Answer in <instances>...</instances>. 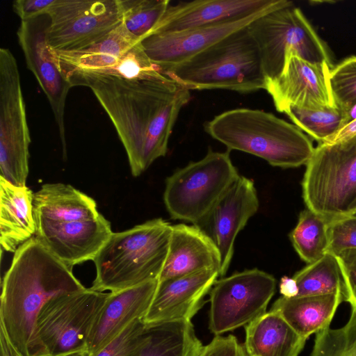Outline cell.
Instances as JSON below:
<instances>
[{"mask_svg":"<svg viewBox=\"0 0 356 356\" xmlns=\"http://www.w3.org/2000/svg\"><path fill=\"white\" fill-rule=\"evenodd\" d=\"M276 280L257 268L216 280L209 291V329L215 336L246 325L266 312Z\"/></svg>","mask_w":356,"mask_h":356,"instance_id":"obj_11","label":"cell"},{"mask_svg":"<svg viewBox=\"0 0 356 356\" xmlns=\"http://www.w3.org/2000/svg\"><path fill=\"white\" fill-rule=\"evenodd\" d=\"M289 238L300 257L308 264L313 263L327 253L328 220L306 209L300 213Z\"/></svg>","mask_w":356,"mask_h":356,"instance_id":"obj_29","label":"cell"},{"mask_svg":"<svg viewBox=\"0 0 356 356\" xmlns=\"http://www.w3.org/2000/svg\"><path fill=\"white\" fill-rule=\"evenodd\" d=\"M247 356H298L307 339L270 310L245 326Z\"/></svg>","mask_w":356,"mask_h":356,"instance_id":"obj_25","label":"cell"},{"mask_svg":"<svg viewBox=\"0 0 356 356\" xmlns=\"http://www.w3.org/2000/svg\"><path fill=\"white\" fill-rule=\"evenodd\" d=\"M33 195L26 186H17L0 177V243L6 252L15 253L36 234Z\"/></svg>","mask_w":356,"mask_h":356,"instance_id":"obj_23","label":"cell"},{"mask_svg":"<svg viewBox=\"0 0 356 356\" xmlns=\"http://www.w3.org/2000/svg\"><path fill=\"white\" fill-rule=\"evenodd\" d=\"M219 277L211 268L159 282L154 299L143 321L152 325L173 321H191L204 304Z\"/></svg>","mask_w":356,"mask_h":356,"instance_id":"obj_18","label":"cell"},{"mask_svg":"<svg viewBox=\"0 0 356 356\" xmlns=\"http://www.w3.org/2000/svg\"><path fill=\"white\" fill-rule=\"evenodd\" d=\"M335 256L343 280L346 301L356 309V248L343 250Z\"/></svg>","mask_w":356,"mask_h":356,"instance_id":"obj_36","label":"cell"},{"mask_svg":"<svg viewBox=\"0 0 356 356\" xmlns=\"http://www.w3.org/2000/svg\"><path fill=\"white\" fill-rule=\"evenodd\" d=\"M356 134V119L351 121L325 143H333L346 140Z\"/></svg>","mask_w":356,"mask_h":356,"instance_id":"obj_40","label":"cell"},{"mask_svg":"<svg viewBox=\"0 0 356 356\" xmlns=\"http://www.w3.org/2000/svg\"><path fill=\"white\" fill-rule=\"evenodd\" d=\"M122 23L140 41L161 19L170 4L169 0H119Z\"/></svg>","mask_w":356,"mask_h":356,"instance_id":"obj_31","label":"cell"},{"mask_svg":"<svg viewBox=\"0 0 356 356\" xmlns=\"http://www.w3.org/2000/svg\"><path fill=\"white\" fill-rule=\"evenodd\" d=\"M259 206L254 181L240 175L209 212L193 224L216 247L220 259V277H223L229 268L238 234L257 212Z\"/></svg>","mask_w":356,"mask_h":356,"instance_id":"obj_13","label":"cell"},{"mask_svg":"<svg viewBox=\"0 0 356 356\" xmlns=\"http://www.w3.org/2000/svg\"><path fill=\"white\" fill-rule=\"evenodd\" d=\"M248 27L259 47L267 79L282 73L290 53L332 67L326 44L293 3L259 17Z\"/></svg>","mask_w":356,"mask_h":356,"instance_id":"obj_8","label":"cell"},{"mask_svg":"<svg viewBox=\"0 0 356 356\" xmlns=\"http://www.w3.org/2000/svg\"><path fill=\"white\" fill-rule=\"evenodd\" d=\"M248 26L163 70L162 74L190 90L224 89L247 93L265 90L267 78L260 51Z\"/></svg>","mask_w":356,"mask_h":356,"instance_id":"obj_5","label":"cell"},{"mask_svg":"<svg viewBox=\"0 0 356 356\" xmlns=\"http://www.w3.org/2000/svg\"><path fill=\"white\" fill-rule=\"evenodd\" d=\"M69 81L91 89L115 127L134 177L166 154L178 115L191 99L190 90L165 76L129 80L82 75Z\"/></svg>","mask_w":356,"mask_h":356,"instance_id":"obj_1","label":"cell"},{"mask_svg":"<svg viewBox=\"0 0 356 356\" xmlns=\"http://www.w3.org/2000/svg\"><path fill=\"white\" fill-rule=\"evenodd\" d=\"M328 253L356 248V215L338 218L328 222Z\"/></svg>","mask_w":356,"mask_h":356,"instance_id":"obj_35","label":"cell"},{"mask_svg":"<svg viewBox=\"0 0 356 356\" xmlns=\"http://www.w3.org/2000/svg\"><path fill=\"white\" fill-rule=\"evenodd\" d=\"M204 127L228 150L254 155L275 167L307 165L315 149L312 140L296 125L261 110H229L207 122Z\"/></svg>","mask_w":356,"mask_h":356,"instance_id":"obj_3","label":"cell"},{"mask_svg":"<svg viewBox=\"0 0 356 356\" xmlns=\"http://www.w3.org/2000/svg\"><path fill=\"white\" fill-rule=\"evenodd\" d=\"M219 252L197 226L179 223L172 225L168 257L159 282L191 274L207 268L220 270Z\"/></svg>","mask_w":356,"mask_h":356,"instance_id":"obj_22","label":"cell"},{"mask_svg":"<svg viewBox=\"0 0 356 356\" xmlns=\"http://www.w3.org/2000/svg\"><path fill=\"white\" fill-rule=\"evenodd\" d=\"M57 356H88V354L86 351H76L65 353Z\"/></svg>","mask_w":356,"mask_h":356,"instance_id":"obj_42","label":"cell"},{"mask_svg":"<svg viewBox=\"0 0 356 356\" xmlns=\"http://www.w3.org/2000/svg\"><path fill=\"white\" fill-rule=\"evenodd\" d=\"M31 137L16 58L0 49V177L26 186Z\"/></svg>","mask_w":356,"mask_h":356,"instance_id":"obj_10","label":"cell"},{"mask_svg":"<svg viewBox=\"0 0 356 356\" xmlns=\"http://www.w3.org/2000/svg\"><path fill=\"white\" fill-rule=\"evenodd\" d=\"M345 301L341 293L320 296H281L270 309L277 312L302 338L330 327L337 307Z\"/></svg>","mask_w":356,"mask_h":356,"instance_id":"obj_26","label":"cell"},{"mask_svg":"<svg viewBox=\"0 0 356 356\" xmlns=\"http://www.w3.org/2000/svg\"><path fill=\"white\" fill-rule=\"evenodd\" d=\"M172 225L155 218L113 232L92 260L96 277L91 289L117 292L159 280L169 250Z\"/></svg>","mask_w":356,"mask_h":356,"instance_id":"obj_4","label":"cell"},{"mask_svg":"<svg viewBox=\"0 0 356 356\" xmlns=\"http://www.w3.org/2000/svg\"><path fill=\"white\" fill-rule=\"evenodd\" d=\"M35 222H71L97 218L96 202L70 184H46L33 193Z\"/></svg>","mask_w":356,"mask_h":356,"instance_id":"obj_24","label":"cell"},{"mask_svg":"<svg viewBox=\"0 0 356 356\" xmlns=\"http://www.w3.org/2000/svg\"><path fill=\"white\" fill-rule=\"evenodd\" d=\"M86 288L35 236L15 251L1 283L0 329L20 356H43L38 315L53 298Z\"/></svg>","mask_w":356,"mask_h":356,"instance_id":"obj_2","label":"cell"},{"mask_svg":"<svg viewBox=\"0 0 356 356\" xmlns=\"http://www.w3.org/2000/svg\"><path fill=\"white\" fill-rule=\"evenodd\" d=\"M140 42L122 22L90 47L75 51H56L51 48V53L68 81L82 75L113 76L123 58Z\"/></svg>","mask_w":356,"mask_h":356,"instance_id":"obj_21","label":"cell"},{"mask_svg":"<svg viewBox=\"0 0 356 356\" xmlns=\"http://www.w3.org/2000/svg\"><path fill=\"white\" fill-rule=\"evenodd\" d=\"M200 356H201V355Z\"/></svg>","mask_w":356,"mask_h":356,"instance_id":"obj_44","label":"cell"},{"mask_svg":"<svg viewBox=\"0 0 356 356\" xmlns=\"http://www.w3.org/2000/svg\"><path fill=\"white\" fill-rule=\"evenodd\" d=\"M229 152L209 149L204 158L166 179L163 201L172 218L197 222L235 182L240 175Z\"/></svg>","mask_w":356,"mask_h":356,"instance_id":"obj_7","label":"cell"},{"mask_svg":"<svg viewBox=\"0 0 356 356\" xmlns=\"http://www.w3.org/2000/svg\"><path fill=\"white\" fill-rule=\"evenodd\" d=\"M330 81L337 106L349 113L356 106V56L346 58L333 67Z\"/></svg>","mask_w":356,"mask_h":356,"instance_id":"obj_33","label":"cell"},{"mask_svg":"<svg viewBox=\"0 0 356 356\" xmlns=\"http://www.w3.org/2000/svg\"><path fill=\"white\" fill-rule=\"evenodd\" d=\"M298 293L297 296H320L341 293L346 301V291L340 267L335 255L325 254L309 264L293 276Z\"/></svg>","mask_w":356,"mask_h":356,"instance_id":"obj_28","label":"cell"},{"mask_svg":"<svg viewBox=\"0 0 356 356\" xmlns=\"http://www.w3.org/2000/svg\"><path fill=\"white\" fill-rule=\"evenodd\" d=\"M0 356H20L8 341L6 336L0 329Z\"/></svg>","mask_w":356,"mask_h":356,"instance_id":"obj_41","label":"cell"},{"mask_svg":"<svg viewBox=\"0 0 356 356\" xmlns=\"http://www.w3.org/2000/svg\"><path fill=\"white\" fill-rule=\"evenodd\" d=\"M54 0H16L13 3L15 13L21 21L29 20L46 15Z\"/></svg>","mask_w":356,"mask_h":356,"instance_id":"obj_38","label":"cell"},{"mask_svg":"<svg viewBox=\"0 0 356 356\" xmlns=\"http://www.w3.org/2000/svg\"><path fill=\"white\" fill-rule=\"evenodd\" d=\"M201 356H247L243 346L232 334L215 336L204 346Z\"/></svg>","mask_w":356,"mask_h":356,"instance_id":"obj_37","label":"cell"},{"mask_svg":"<svg viewBox=\"0 0 356 356\" xmlns=\"http://www.w3.org/2000/svg\"><path fill=\"white\" fill-rule=\"evenodd\" d=\"M349 115L351 118V121L356 119V106H355L350 111Z\"/></svg>","mask_w":356,"mask_h":356,"instance_id":"obj_43","label":"cell"},{"mask_svg":"<svg viewBox=\"0 0 356 356\" xmlns=\"http://www.w3.org/2000/svg\"><path fill=\"white\" fill-rule=\"evenodd\" d=\"M108 293L86 289L57 296L41 309L36 337L43 356L88 353L87 342Z\"/></svg>","mask_w":356,"mask_h":356,"instance_id":"obj_9","label":"cell"},{"mask_svg":"<svg viewBox=\"0 0 356 356\" xmlns=\"http://www.w3.org/2000/svg\"><path fill=\"white\" fill-rule=\"evenodd\" d=\"M280 292L282 296L293 298L298 296V288L293 277L283 276L280 282Z\"/></svg>","mask_w":356,"mask_h":356,"instance_id":"obj_39","label":"cell"},{"mask_svg":"<svg viewBox=\"0 0 356 356\" xmlns=\"http://www.w3.org/2000/svg\"><path fill=\"white\" fill-rule=\"evenodd\" d=\"M306 166L302 186L307 209L328 222L356 215V134L319 144Z\"/></svg>","mask_w":356,"mask_h":356,"instance_id":"obj_6","label":"cell"},{"mask_svg":"<svg viewBox=\"0 0 356 356\" xmlns=\"http://www.w3.org/2000/svg\"><path fill=\"white\" fill-rule=\"evenodd\" d=\"M332 69L327 63H310L290 53L282 73L267 79L265 90L281 113L289 106L308 110L335 106L330 81Z\"/></svg>","mask_w":356,"mask_h":356,"instance_id":"obj_14","label":"cell"},{"mask_svg":"<svg viewBox=\"0 0 356 356\" xmlns=\"http://www.w3.org/2000/svg\"><path fill=\"white\" fill-rule=\"evenodd\" d=\"M35 236L58 259L72 268L93 260L113 232L101 213L95 218L71 222H36Z\"/></svg>","mask_w":356,"mask_h":356,"instance_id":"obj_17","label":"cell"},{"mask_svg":"<svg viewBox=\"0 0 356 356\" xmlns=\"http://www.w3.org/2000/svg\"><path fill=\"white\" fill-rule=\"evenodd\" d=\"M46 15L47 42L56 51L90 47L122 22L119 0H54Z\"/></svg>","mask_w":356,"mask_h":356,"instance_id":"obj_12","label":"cell"},{"mask_svg":"<svg viewBox=\"0 0 356 356\" xmlns=\"http://www.w3.org/2000/svg\"><path fill=\"white\" fill-rule=\"evenodd\" d=\"M145 324L136 319L106 346L91 356H135L144 334Z\"/></svg>","mask_w":356,"mask_h":356,"instance_id":"obj_34","label":"cell"},{"mask_svg":"<svg viewBox=\"0 0 356 356\" xmlns=\"http://www.w3.org/2000/svg\"><path fill=\"white\" fill-rule=\"evenodd\" d=\"M310 356H356V309H352L344 326L316 333Z\"/></svg>","mask_w":356,"mask_h":356,"instance_id":"obj_32","label":"cell"},{"mask_svg":"<svg viewBox=\"0 0 356 356\" xmlns=\"http://www.w3.org/2000/svg\"><path fill=\"white\" fill-rule=\"evenodd\" d=\"M48 24L47 15L21 21L17 35L27 67L35 76L49 102L65 154V109L68 92L72 86L52 57L47 38Z\"/></svg>","mask_w":356,"mask_h":356,"instance_id":"obj_15","label":"cell"},{"mask_svg":"<svg viewBox=\"0 0 356 356\" xmlns=\"http://www.w3.org/2000/svg\"><path fill=\"white\" fill-rule=\"evenodd\" d=\"M278 1L196 0L170 4L148 35L183 31L241 19L268 8Z\"/></svg>","mask_w":356,"mask_h":356,"instance_id":"obj_19","label":"cell"},{"mask_svg":"<svg viewBox=\"0 0 356 356\" xmlns=\"http://www.w3.org/2000/svg\"><path fill=\"white\" fill-rule=\"evenodd\" d=\"M291 3L290 1L279 0L275 5L245 17L183 31L153 33L140 42L148 57L162 71L247 27L259 17Z\"/></svg>","mask_w":356,"mask_h":356,"instance_id":"obj_16","label":"cell"},{"mask_svg":"<svg viewBox=\"0 0 356 356\" xmlns=\"http://www.w3.org/2000/svg\"><path fill=\"white\" fill-rule=\"evenodd\" d=\"M203 347L191 321H168L145 325L135 356H200Z\"/></svg>","mask_w":356,"mask_h":356,"instance_id":"obj_27","label":"cell"},{"mask_svg":"<svg viewBox=\"0 0 356 356\" xmlns=\"http://www.w3.org/2000/svg\"><path fill=\"white\" fill-rule=\"evenodd\" d=\"M159 280L109 292L90 331L87 349L91 356L106 346L136 319H143L154 299Z\"/></svg>","mask_w":356,"mask_h":356,"instance_id":"obj_20","label":"cell"},{"mask_svg":"<svg viewBox=\"0 0 356 356\" xmlns=\"http://www.w3.org/2000/svg\"><path fill=\"white\" fill-rule=\"evenodd\" d=\"M302 131L321 143H327L351 122L349 113L335 106L321 110H308L294 106L283 111Z\"/></svg>","mask_w":356,"mask_h":356,"instance_id":"obj_30","label":"cell"}]
</instances>
